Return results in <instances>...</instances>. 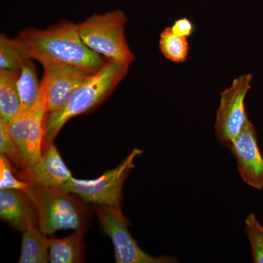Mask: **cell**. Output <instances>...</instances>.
<instances>
[{"label": "cell", "mask_w": 263, "mask_h": 263, "mask_svg": "<svg viewBox=\"0 0 263 263\" xmlns=\"http://www.w3.org/2000/svg\"><path fill=\"white\" fill-rule=\"evenodd\" d=\"M160 48L161 53L167 60L175 63H181L186 61L189 54L187 37L176 35L168 27L161 33Z\"/></svg>", "instance_id": "obj_18"}, {"label": "cell", "mask_w": 263, "mask_h": 263, "mask_svg": "<svg viewBox=\"0 0 263 263\" xmlns=\"http://www.w3.org/2000/svg\"><path fill=\"white\" fill-rule=\"evenodd\" d=\"M252 74L240 76L221 93L214 129L218 141L228 148L249 120L245 99L252 87Z\"/></svg>", "instance_id": "obj_8"}, {"label": "cell", "mask_w": 263, "mask_h": 263, "mask_svg": "<svg viewBox=\"0 0 263 263\" xmlns=\"http://www.w3.org/2000/svg\"><path fill=\"white\" fill-rule=\"evenodd\" d=\"M18 176L26 182L52 188H61L73 178L53 142L43 148L37 163L30 168L21 170Z\"/></svg>", "instance_id": "obj_11"}, {"label": "cell", "mask_w": 263, "mask_h": 263, "mask_svg": "<svg viewBox=\"0 0 263 263\" xmlns=\"http://www.w3.org/2000/svg\"><path fill=\"white\" fill-rule=\"evenodd\" d=\"M22 236L20 263L49 262V238L39 227H31Z\"/></svg>", "instance_id": "obj_15"}, {"label": "cell", "mask_w": 263, "mask_h": 263, "mask_svg": "<svg viewBox=\"0 0 263 263\" xmlns=\"http://www.w3.org/2000/svg\"><path fill=\"white\" fill-rule=\"evenodd\" d=\"M259 228H260L261 232H262V235H263V226L262 224H260V226H259Z\"/></svg>", "instance_id": "obj_23"}, {"label": "cell", "mask_w": 263, "mask_h": 263, "mask_svg": "<svg viewBox=\"0 0 263 263\" xmlns=\"http://www.w3.org/2000/svg\"><path fill=\"white\" fill-rule=\"evenodd\" d=\"M129 66L107 60L103 67L81 84L67 103L57 111L48 113L45 121L43 148L53 143L62 128L72 118L89 113L113 92L127 76Z\"/></svg>", "instance_id": "obj_2"}, {"label": "cell", "mask_w": 263, "mask_h": 263, "mask_svg": "<svg viewBox=\"0 0 263 263\" xmlns=\"http://www.w3.org/2000/svg\"><path fill=\"white\" fill-rule=\"evenodd\" d=\"M0 216L3 221L22 233L31 227H38L37 209L23 190L0 191Z\"/></svg>", "instance_id": "obj_12"}, {"label": "cell", "mask_w": 263, "mask_h": 263, "mask_svg": "<svg viewBox=\"0 0 263 263\" xmlns=\"http://www.w3.org/2000/svg\"><path fill=\"white\" fill-rule=\"evenodd\" d=\"M171 28L175 34L184 37H190L194 30L193 24L187 18L178 19Z\"/></svg>", "instance_id": "obj_22"}, {"label": "cell", "mask_w": 263, "mask_h": 263, "mask_svg": "<svg viewBox=\"0 0 263 263\" xmlns=\"http://www.w3.org/2000/svg\"><path fill=\"white\" fill-rule=\"evenodd\" d=\"M84 232H76L64 238H49V262H84Z\"/></svg>", "instance_id": "obj_13"}, {"label": "cell", "mask_w": 263, "mask_h": 263, "mask_svg": "<svg viewBox=\"0 0 263 263\" xmlns=\"http://www.w3.org/2000/svg\"><path fill=\"white\" fill-rule=\"evenodd\" d=\"M46 115V87L43 79L35 103L29 109L21 107L8 123L10 135L18 148L21 170L33 167L42 156Z\"/></svg>", "instance_id": "obj_5"}, {"label": "cell", "mask_w": 263, "mask_h": 263, "mask_svg": "<svg viewBox=\"0 0 263 263\" xmlns=\"http://www.w3.org/2000/svg\"><path fill=\"white\" fill-rule=\"evenodd\" d=\"M228 148L236 159L237 169L243 182L255 190H262L263 157L259 150L257 130L249 119Z\"/></svg>", "instance_id": "obj_9"}, {"label": "cell", "mask_w": 263, "mask_h": 263, "mask_svg": "<svg viewBox=\"0 0 263 263\" xmlns=\"http://www.w3.org/2000/svg\"><path fill=\"white\" fill-rule=\"evenodd\" d=\"M127 17L122 10L94 14L77 24L84 44L108 61L130 65L135 57L128 46L124 27Z\"/></svg>", "instance_id": "obj_4"}, {"label": "cell", "mask_w": 263, "mask_h": 263, "mask_svg": "<svg viewBox=\"0 0 263 263\" xmlns=\"http://www.w3.org/2000/svg\"><path fill=\"white\" fill-rule=\"evenodd\" d=\"M43 67L47 114L61 109L74 91L91 75L72 66L48 65Z\"/></svg>", "instance_id": "obj_10"}, {"label": "cell", "mask_w": 263, "mask_h": 263, "mask_svg": "<svg viewBox=\"0 0 263 263\" xmlns=\"http://www.w3.org/2000/svg\"><path fill=\"white\" fill-rule=\"evenodd\" d=\"M16 37L28 58L37 60L43 66H72L94 74L106 62L84 44L77 24L69 21H60L46 29L27 28Z\"/></svg>", "instance_id": "obj_1"}, {"label": "cell", "mask_w": 263, "mask_h": 263, "mask_svg": "<svg viewBox=\"0 0 263 263\" xmlns=\"http://www.w3.org/2000/svg\"><path fill=\"white\" fill-rule=\"evenodd\" d=\"M32 60H26L19 70L17 87L22 108L29 109L35 103L41 90V83L38 82L36 69Z\"/></svg>", "instance_id": "obj_16"}, {"label": "cell", "mask_w": 263, "mask_h": 263, "mask_svg": "<svg viewBox=\"0 0 263 263\" xmlns=\"http://www.w3.org/2000/svg\"><path fill=\"white\" fill-rule=\"evenodd\" d=\"M37 209L38 227L46 235L60 230L84 232L88 223L84 200L62 188L46 187L30 183L25 190Z\"/></svg>", "instance_id": "obj_3"}, {"label": "cell", "mask_w": 263, "mask_h": 263, "mask_svg": "<svg viewBox=\"0 0 263 263\" xmlns=\"http://www.w3.org/2000/svg\"><path fill=\"white\" fill-rule=\"evenodd\" d=\"M29 60L22 43L17 37L0 36V70L19 71L22 64Z\"/></svg>", "instance_id": "obj_17"}, {"label": "cell", "mask_w": 263, "mask_h": 263, "mask_svg": "<svg viewBox=\"0 0 263 263\" xmlns=\"http://www.w3.org/2000/svg\"><path fill=\"white\" fill-rule=\"evenodd\" d=\"M0 153L6 156L12 163L19 166V150L12 138L8 123L0 122Z\"/></svg>", "instance_id": "obj_21"}, {"label": "cell", "mask_w": 263, "mask_h": 263, "mask_svg": "<svg viewBox=\"0 0 263 263\" xmlns=\"http://www.w3.org/2000/svg\"><path fill=\"white\" fill-rule=\"evenodd\" d=\"M96 214L100 230L110 237L115 250L117 263H174L172 256L154 257L143 250L132 236L128 228L131 222L122 214L121 208L98 205Z\"/></svg>", "instance_id": "obj_7"}, {"label": "cell", "mask_w": 263, "mask_h": 263, "mask_svg": "<svg viewBox=\"0 0 263 263\" xmlns=\"http://www.w3.org/2000/svg\"><path fill=\"white\" fill-rule=\"evenodd\" d=\"M19 71L0 70V122L9 123L21 107L17 80Z\"/></svg>", "instance_id": "obj_14"}, {"label": "cell", "mask_w": 263, "mask_h": 263, "mask_svg": "<svg viewBox=\"0 0 263 263\" xmlns=\"http://www.w3.org/2000/svg\"><path fill=\"white\" fill-rule=\"evenodd\" d=\"M142 154L143 151L134 148L122 163L100 177L90 180L72 178L61 188L81 197L85 202L121 208L123 186L136 166L135 160Z\"/></svg>", "instance_id": "obj_6"}, {"label": "cell", "mask_w": 263, "mask_h": 263, "mask_svg": "<svg viewBox=\"0 0 263 263\" xmlns=\"http://www.w3.org/2000/svg\"><path fill=\"white\" fill-rule=\"evenodd\" d=\"M30 183L15 177L11 162L6 156L0 155V190H20L25 191Z\"/></svg>", "instance_id": "obj_20"}, {"label": "cell", "mask_w": 263, "mask_h": 263, "mask_svg": "<svg viewBox=\"0 0 263 263\" xmlns=\"http://www.w3.org/2000/svg\"><path fill=\"white\" fill-rule=\"evenodd\" d=\"M260 223L254 214H249L245 221V232L252 249V260L255 263H263V235Z\"/></svg>", "instance_id": "obj_19"}]
</instances>
